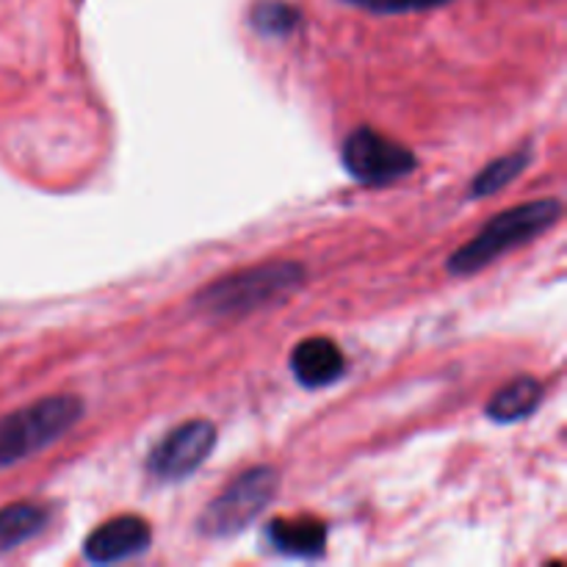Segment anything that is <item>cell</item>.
Instances as JSON below:
<instances>
[{"label": "cell", "instance_id": "4fadbf2b", "mask_svg": "<svg viewBox=\"0 0 567 567\" xmlns=\"http://www.w3.org/2000/svg\"><path fill=\"white\" fill-rule=\"evenodd\" d=\"M249 22L264 37H291L302 25V11L286 0H260L252 6Z\"/></svg>", "mask_w": 567, "mask_h": 567}, {"label": "cell", "instance_id": "52a82bcc", "mask_svg": "<svg viewBox=\"0 0 567 567\" xmlns=\"http://www.w3.org/2000/svg\"><path fill=\"white\" fill-rule=\"evenodd\" d=\"M153 543V529L138 515H120L105 524H100L92 535L86 537L83 557L92 565H116L127 559L142 557Z\"/></svg>", "mask_w": 567, "mask_h": 567}, {"label": "cell", "instance_id": "8fae6325", "mask_svg": "<svg viewBox=\"0 0 567 567\" xmlns=\"http://www.w3.org/2000/svg\"><path fill=\"white\" fill-rule=\"evenodd\" d=\"M50 507L37 502H14L0 509V551L22 546L48 526Z\"/></svg>", "mask_w": 567, "mask_h": 567}, {"label": "cell", "instance_id": "5bb4252c", "mask_svg": "<svg viewBox=\"0 0 567 567\" xmlns=\"http://www.w3.org/2000/svg\"><path fill=\"white\" fill-rule=\"evenodd\" d=\"M343 3L371 11V14H413V11L443 9L452 0H343Z\"/></svg>", "mask_w": 567, "mask_h": 567}, {"label": "cell", "instance_id": "3957f363", "mask_svg": "<svg viewBox=\"0 0 567 567\" xmlns=\"http://www.w3.org/2000/svg\"><path fill=\"white\" fill-rule=\"evenodd\" d=\"M83 419V402L75 393L44 396L0 419V468L44 452Z\"/></svg>", "mask_w": 567, "mask_h": 567}, {"label": "cell", "instance_id": "8992f818", "mask_svg": "<svg viewBox=\"0 0 567 567\" xmlns=\"http://www.w3.org/2000/svg\"><path fill=\"white\" fill-rule=\"evenodd\" d=\"M216 446V426L205 419L186 421L166 432L147 457L150 476L158 482H183L203 468Z\"/></svg>", "mask_w": 567, "mask_h": 567}, {"label": "cell", "instance_id": "30bf717a", "mask_svg": "<svg viewBox=\"0 0 567 567\" xmlns=\"http://www.w3.org/2000/svg\"><path fill=\"white\" fill-rule=\"evenodd\" d=\"M543 385L535 377H515L504 388H498L487 402L485 415L496 424H518V421L529 419L543 402Z\"/></svg>", "mask_w": 567, "mask_h": 567}, {"label": "cell", "instance_id": "6da1fadb", "mask_svg": "<svg viewBox=\"0 0 567 567\" xmlns=\"http://www.w3.org/2000/svg\"><path fill=\"white\" fill-rule=\"evenodd\" d=\"M305 277L308 271L297 260H269L219 277L210 286L199 288L192 302L210 319H241L291 297L305 286Z\"/></svg>", "mask_w": 567, "mask_h": 567}, {"label": "cell", "instance_id": "9c48e42d", "mask_svg": "<svg viewBox=\"0 0 567 567\" xmlns=\"http://www.w3.org/2000/svg\"><path fill=\"white\" fill-rule=\"evenodd\" d=\"M327 524L310 515L275 518L266 526V540L277 554L291 559H319L327 551Z\"/></svg>", "mask_w": 567, "mask_h": 567}, {"label": "cell", "instance_id": "7a4b0ae2", "mask_svg": "<svg viewBox=\"0 0 567 567\" xmlns=\"http://www.w3.org/2000/svg\"><path fill=\"white\" fill-rule=\"evenodd\" d=\"M559 219H563V203L554 197L532 199V203L502 210L468 244L449 255L446 271L452 277H471L476 271H485L513 249L546 236Z\"/></svg>", "mask_w": 567, "mask_h": 567}, {"label": "cell", "instance_id": "ba28073f", "mask_svg": "<svg viewBox=\"0 0 567 567\" xmlns=\"http://www.w3.org/2000/svg\"><path fill=\"white\" fill-rule=\"evenodd\" d=\"M288 363H291L293 380L302 388H308V391H321V388L336 385L347 374V358H343L341 347L324 336L299 341Z\"/></svg>", "mask_w": 567, "mask_h": 567}, {"label": "cell", "instance_id": "7c38bea8", "mask_svg": "<svg viewBox=\"0 0 567 567\" xmlns=\"http://www.w3.org/2000/svg\"><path fill=\"white\" fill-rule=\"evenodd\" d=\"M529 164H532L529 147H518V150H513V153L502 155V158L491 161V164H487L485 169H482L480 175L471 181L468 197L471 199L493 197V194L502 192V188H507L513 181H518Z\"/></svg>", "mask_w": 567, "mask_h": 567}, {"label": "cell", "instance_id": "5b68a950", "mask_svg": "<svg viewBox=\"0 0 567 567\" xmlns=\"http://www.w3.org/2000/svg\"><path fill=\"white\" fill-rule=\"evenodd\" d=\"M341 164L358 183L365 186H388L413 175L419 158L404 144L382 136L374 127H354L341 147Z\"/></svg>", "mask_w": 567, "mask_h": 567}, {"label": "cell", "instance_id": "277c9868", "mask_svg": "<svg viewBox=\"0 0 567 567\" xmlns=\"http://www.w3.org/2000/svg\"><path fill=\"white\" fill-rule=\"evenodd\" d=\"M280 491V474L271 465H255L230 482L197 520L199 535L208 540H227L247 532L269 509Z\"/></svg>", "mask_w": 567, "mask_h": 567}]
</instances>
